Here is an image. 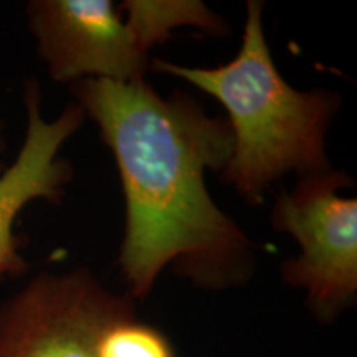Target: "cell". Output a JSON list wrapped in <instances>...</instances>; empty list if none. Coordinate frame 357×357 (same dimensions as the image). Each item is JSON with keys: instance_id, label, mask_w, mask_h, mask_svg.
Listing matches in <instances>:
<instances>
[{"instance_id": "cell-1", "label": "cell", "mask_w": 357, "mask_h": 357, "mask_svg": "<svg viewBox=\"0 0 357 357\" xmlns=\"http://www.w3.org/2000/svg\"><path fill=\"white\" fill-rule=\"evenodd\" d=\"M71 91L118 164L126 200L119 265L132 296L144 298L169 263L204 287L243 280L252 243L205 187V172L231 158L229 121L184 93L162 98L144 78L79 79Z\"/></svg>"}, {"instance_id": "cell-2", "label": "cell", "mask_w": 357, "mask_h": 357, "mask_svg": "<svg viewBox=\"0 0 357 357\" xmlns=\"http://www.w3.org/2000/svg\"><path fill=\"white\" fill-rule=\"evenodd\" d=\"M261 2L247 3L238 55L215 68L182 66L154 58L151 68L185 79L215 98L229 113L231 158L223 178L250 202H261L271 182L296 171H329L326 132L336 96L298 91L284 82L268 48Z\"/></svg>"}, {"instance_id": "cell-3", "label": "cell", "mask_w": 357, "mask_h": 357, "mask_svg": "<svg viewBox=\"0 0 357 357\" xmlns=\"http://www.w3.org/2000/svg\"><path fill=\"white\" fill-rule=\"evenodd\" d=\"M349 185V177L331 169L307 174L280 195L271 217L301 248L283 265V278L305 289L321 319L351 306L357 291V200L337 192Z\"/></svg>"}, {"instance_id": "cell-4", "label": "cell", "mask_w": 357, "mask_h": 357, "mask_svg": "<svg viewBox=\"0 0 357 357\" xmlns=\"http://www.w3.org/2000/svg\"><path fill=\"white\" fill-rule=\"evenodd\" d=\"M131 311L84 268L42 271L0 301V357H98L102 329Z\"/></svg>"}, {"instance_id": "cell-5", "label": "cell", "mask_w": 357, "mask_h": 357, "mask_svg": "<svg viewBox=\"0 0 357 357\" xmlns=\"http://www.w3.org/2000/svg\"><path fill=\"white\" fill-rule=\"evenodd\" d=\"M25 10L53 82L144 78L153 45L123 6L109 0H33Z\"/></svg>"}, {"instance_id": "cell-6", "label": "cell", "mask_w": 357, "mask_h": 357, "mask_svg": "<svg viewBox=\"0 0 357 357\" xmlns=\"http://www.w3.org/2000/svg\"><path fill=\"white\" fill-rule=\"evenodd\" d=\"M26 129L22 147L10 166L0 174V280L26 273L29 263L20 253L17 218L35 200L58 204L71 181V164L61 147L82 128L84 113L70 102L52 121L42 114V89L37 78L24 84Z\"/></svg>"}, {"instance_id": "cell-7", "label": "cell", "mask_w": 357, "mask_h": 357, "mask_svg": "<svg viewBox=\"0 0 357 357\" xmlns=\"http://www.w3.org/2000/svg\"><path fill=\"white\" fill-rule=\"evenodd\" d=\"M98 357H176V352L158 328L137 321L131 311L102 329Z\"/></svg>"}, {"instance_id": "cell-8", "label": "cell", "mask_w": 357, "mask_h": 357, "mask_svg": "<svg viewBox=\"0 0 357 357\" xmlns=\"http://www.w3.org/2000/svg\"><path fill=\"white\" fill-rule=\"evenodd\" d=\"M3 129H6V124H3L2 118H0V174L3 172L6 166L2 164V154L6 151V137H3Z\"/></svg>"}]
</instances>
